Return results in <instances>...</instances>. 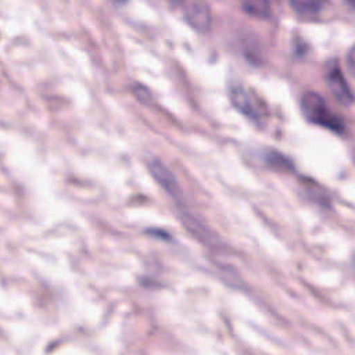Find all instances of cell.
<instances>
[{"mask_svg": "<svg viewBox=\"0 0 355 355\" xmlns=\"http://www.w3.org/2000/svg\"><path fill=\"white\" fill-rule=\"evenodd\" d=\"M301 110L309 122L336 133L344 132V122L340 116L330 111L320 94L315 92H306L301 98Z\"/></svg>", "mask_w": 355, "mask_h": 355, "instance_id": "obj_1", "label": "cell"}, {"mask_svg": "<svg viewBox=\"0 0 355 355\" xmlns=\"http://www.w3.org/2000/svg\"><path fill=\"white\" fill-rule=\"evenodd\" d=\"M229 97L234 108L244 114L248 119L255 123H262L266 118L265 104L257 97L254 92L247 89L241 83H234L230 86Z\"/></svg>", "mask_w": 355, "mask_h": 355, "instance_id": "obj_2", "label": "cell"}, {"mask_svg": "<svg viewBox=\"0 0 355 355\" xmlns=\"http://www.w3.org/2000/svg\"><path fill=\"white\" fill-rule=\"evenodd\" d=\"M179 8L184 21L197 32L205 33L211 28V10L205 0H168Z\"/></svg>", "mask_w": 355, "mask_h": 355, "instance_id": "obj_3", "label": "cell"}, {"mask_svg": "<svg viewBox=\"0 0 355 355\" xmlns=\"http://www.w3.org/2000/svg\"><path fill=\"white\" fill-rule=\"evenodd\" d=\"M326 83L331 94L344 105H349L354 101V94L344 78V73L337 62H331L326 71Z\"/></svg>", "mask_w": 355, "mask_h": 355, "instance_id": "obj_4", "label": "cell"}, {"mask_svg": "<svg viewBox=\"0 0 355 355\" xmlns=\"http://www.w3.org/2000/svg\"><path fill=\"white\" fill-rule=\"evenodd\" d=\"M150 171L153 173V176L158 180V183L171 194H175L178 190V184L172 176V173L157 159L151 161L150 164Z\"/></svg>", "mask_w": 355, "mask_h": 355, "instance_id": "obj_5", "label": "cell"}, {"mask_svg": "<svg viewBox=\"0 0 355 355\" xmlns=\"http://www.w3.org/2000/svg\"><path fill=\"white\" fill-rule=\"evenodd\" d=\"M291 8L301 17H316L324 7L326 0H288Z\"/></svg>", "mask_w": 355, "mask_h": 355, "instance_id": "obj_6", "label": "cell"}, {"mask_svg": "<svg viewBox=\"0 0 355 355\" xmlns=\"http://www.w3.org/2000/svg\"><path fill=\"white\" fill-rule=\"evenodd\" d=\"M241 8L251 17L265 19L270 15V0H239Z\"/></svg>", "mask_w": 355, "mask_h": 355, "instance_id": "obj_7", "label": "cell"}, {"mask_svg": "<svg viewBox=\"0 0 355 355\" xmlns=\"http://www.w3.org/2000/svg\"><path fill=\"white\" fill-rule=\"evenodd\" d=\"M347 67L352 78L355 79V44L347 53Z\"/></svg>", "mask_w": 355, "mask_h": 355, "instance_id": "obj_8", "label": "cell"}, {"mask_svg": "<svg viewBox=\"0 0 355 355\" xmlns=\"http://www.w3.org/2000/svg\"><path fill=\"white\" fill-rule=\"evenodd\" d=\"M345 3H347L349 7H352V8L355 10V0H345Z\"/></svg>", "mask_w": 355, "mask_h": 355, "instance_id": "obj_9", "label": "cell"}, {"mask_svg": "<svg viewBox=\"0 0 355 355\" xmlns=\"http://www.w3.org/2000/svg\"><path fill=\"white\" fill-rule=\"evenodd\" d=\"M114 1H116V3H126L128 0H114Z\"/></svg>", "mask_w": 355, "mask_h": 355, "instance_id": "obj_10", "label": "cell"}]
</instances>
